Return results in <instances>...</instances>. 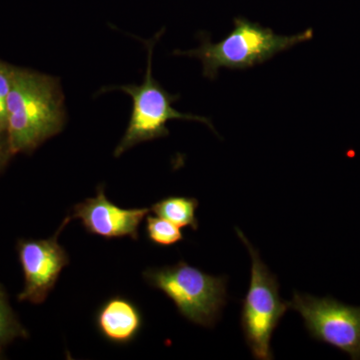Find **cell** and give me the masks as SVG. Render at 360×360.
Wrapping results in <instances>:
<instances>
[{
  "mask_svg": "<svg viewBox=\"0 0 360 360\" xmlns=\"http://www.w3.org/2000/svg\"><path fill=\"white\" fill-rule=\"evenodd\" d=\"M65 96L58 78L11 66L6 139L11 156L30 153L65 124Z\"/></svg>",
  "mask_w": 360,
  "mask_h": 360,
  "instance_id": "1",
  "label": "cell"
},
{
  "mask_svg": "<svg viewBox=\"0 0 360 360\" xmlns=\"http://www.w3.org/2000/svg\"><path fill=\"white\" fill-rule=\"evenodd\" d=\"M314 37L312 30L285 35L274 32L245 18L233 20V30L224 39L213 42L210 35L201 32L200 44L191 51H175L174 56L198 58L202 63L203 77L215 79L222 68L243 70L262 65L277 54L309 41Z\"/></svg>",
  "mask_w": 360,
  "mask_h": 360,
  "instance_id": "2",
  "label": "cell"
},
{
  "mask_svg": "<svg viewBox=\"0 0 360 360\" xmlns=\"http://www.w3.org/2000/svg\"><path fill=\"white\" fill-rule=\"evenodd\" d=\"M162 32L163 30H161L160 32L156 33L153 39L146 41V49H148V68H146V77L141 85L129 84L104 89V91L120 90L129 94L134 101L129 127L122 141L116 146L115 158H120L125 151L141 142L167 136L169 134V130L167 124L169 120H193V122L207 125L210 129L215 131L210 118L180 112L175 110L172 104L179 101V96L170 94L153 77V49Z\"/></svg>",
  "mask_w": 360,
  "mask_h": 360,
  "instance_id": "3",
  "label": "cell"
},
{
  "mask_svg": "<svg viewBox=\"0 0 360 360\" xmlns=\"http://www.w3.org/2000/svg\"><path fill=\"white\" fill-rule=\"evenodd\" d=\"M143 277L174 302L182 316L198 326L212 328L226 304V278L210 276L184 262L149 269Z\"/></svg>",
  "mask_w": 360,
  "mask_h": 360,
  "instance_id": "4",
  "label": "cell"
},
{
  "mask_svg": "<svg viewBox=\"0 0 360 360\" xmlns=\"http://www.w3.org/2000/svg\"><path fill=\"white\" fill-rule=\"evenodd\" d=\"M236 231L248 248L252 264L250 290L241 309V328L255 359H274L270 341L279 321L290 309V303L281 300L276 276L262 262L258 250L253 248L243 231L239 229Z\"/></svg>",
  "mask_w": 360,
  "mask_h": 360,
  "instance_id": "5",
  "label": "cell"
},
{
  "mask_svg": "<svg viewBox=\"0 0 360 360\" xmlns=\"http://www.w3.org/2000/svg\"><path fill=\"white\" fill-rule=\"evenodd\" d=\"M290 303V309L302 315L312 338L342 350L352 359H360V307L296 292Z\"/></svg>",
  "mask_w": 360,
  "mask_h": 360,
  "instance_id": "6",
  "label": "cell"
},
{
  "mask_svg": "<svg viewBox=\"0 0 360 360\" xmlns=\"http://www.w3.org/2000/svg\"><path fill=\"white\" fill-rule=\"evenodd\" d=\"M71 220L68 215L51 238L18 241V257L25 274V288L18 295V302L40 304L53 290L59 274L70 264L68 253L58 243V236Z\"/></svg>",
  "mask_w": 360,
  "mask_h": 360,
  "instance_id": "7",
  "label": "cell"
},
{
  "mask_svg": "<svg viewBox=\"0 0 360 360\" xmlns=\"http://www.w3.org/2000/svg\"><path fill=\"white\" fill-rule=\"evenodd\" d=\"M150 208L125 210L106 198L104 187L98 186L96 196L86 198L73 207L71 219H79L87 232L106 239H139L142 220Z\"/></svg>",
  "mask_w": 360,
  "mask_h": 360,
  "instance_id": "8",
  "label": "cell"
},
{
  "mask_svg": "<svg viewBox=\"0 0 360 360\" xmlns=\"http://www.w3.org/2000/svg\"><path fill=\"white\" fill-rule=\"evenodd\" d=\"M96 326L105 340L116 345H127L141 333V310L129 300L115 296L97 311Z\"/></svg>",
  "mask_w": 360,
  "mask_h": 360,
  "instance_id": "9",
  "label": "cell"
},
{
  "mask_svg": "<svg viewBox=\"0 0 360 360\" xmlns=\"http://www.w3.org/2000/svg\"><path fill=\"white\" fill-rule=\"evenodd\" d=\"M198 200L184 196H170L163 198L151 206L150 212L158 217L172 222L177 226L191 227L193 231L198 229V220L195 212L198 207Z\"/></svg>",
  "mask_w": 360,
  "mask_h": 360,
  "instance_id": "10",
  "label": "cell"
},
{
  "mask_svg": "<svg viewBox=\"0 0 360 360\" xmlns=\"http://www.w3.org/2000/svg\"><path fill=\"white\" fill-rule=\"evenodd\" d=\"M27 330L14 314L4 286L0 284V349L16 338H27Z\"/></svg>",
  "mask_w": 360,
  "mask_h": 360,
  "instance_id": "11",
  "label": "cell"
},
{
  "mask_svg": "<svg viewBox=\"0 0 360 360\" xmlns=\"http://www.w3.org/2000/svg\"><path fill=\"white\" fill-rule=\"evenodd\" d=\"M146 233L153 245L160 246H172L184 238L177 225L162 217L151 215L146 219Z\"/></svg>",
  "mask_w": 360,
  "mask_h": 360,
  "instance_id": "12",
  "label": "cell"
},
{
  "mask_svg": "<svg viewBox=\"0 0 360 360\" xmlns=\"http://www.w3.org/2000/svg\"><path fill=\"white\" fill-rule=\"evenodd\" d=\"M11 66L0 59V134H6L7 98L11 89Z\"/></svg>",
  "mask_w": 360,
  "mask_h": 360,
  "instance_id": "13",
  "label": "cell"
},
{
  "mask_svg": "<svg viewBox=\"0 0 360 360\" xmlns=\"http://www.w3.org/2000/svg\"><path fill=\"white\" fill-rule=\"evenodd\" d=\"M11 158L7 146L6 134H0V170L6 167L7 161Z\"/></svg>",
  "mask_w": 360,
  "mask_h": 360,
  "instance_id": "14",
  "label": "cell"
}]
</instances>
